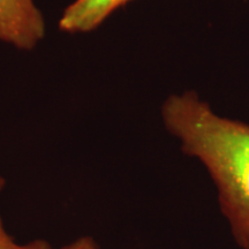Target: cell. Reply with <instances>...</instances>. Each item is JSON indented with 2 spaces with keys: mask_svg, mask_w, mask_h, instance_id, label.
Returning a JSON list of instances; mask_svg holds the SVG:
<instances>
[{
  "mask_svg": "<svg viewBox=\"0 0 249 249\" xmlns=\"http://www.w3.org/2000/svg\"><path fill=\"white\" fill-rule=\"evenodd\" d=\"M161 118L181 150L207 169L233 238L249 249V124L217 114L194 91L166 98Z\"/></svg>",
  "mask_w": 249,
  "mask_h": 249,
  "instance_id": "6da1fadb",
  "label": "cell"
},
{
  "mask_svg": "<svg viewBox=\"0 0 249 249\" xmlns=\"http://www.w3.org/2000/svg\"><path fill=\"white\" fill-rule=\"evenodd\" d=\"M44 34V18L34 0H0V40L31 50Z\"/></svg>",
  "mask_w": 249,
  "mask_h": 249,
  "instance_id": "7a4b0ae2",
  "label": "cell"
},
{
  "mask_svg": "<svg viewBox=\"0 0 249 249\" xmlns=\"http://www.w3.org/2000/svg\"><path fill=\"white\" fill-rule=\"evenodd\" d=\"M129 1L132 0H75L62 13L59 28L71 34L89 33Z\"/></svg>",
  "mask_w": 249,
  "mask_h": 249,
  "instance_id": "3957f363",
  "label": "cell"
},
{
  "mask_svg": "<svg viewBox=\"0 0 249 249\" xmlns=\"http://www.w3.org/2000/svg\"><path fill=\"white\" fill-rule=\"evenodd\" d=\"M50 245L44 240L31 241L27 245H20L8 234L0 217V249H50Z\"/></svg>",
  "mask_w": 249,
  "mask_h": 249,
  "instance_id": "277c9868",
  "label": "cell"
},
{
  "mask_svg": "<svg viewBox=\"0 0 249 249\" xmlns=\"http://www.w3.org/2000/svg\"><path fill=\"white\" fill-rule=\"evenodd\" d=\"M60 249H98V246L92 238H90V236H83V238L77 239V240L71 242L70 245L64 246Z\"/></svg>",
  "mask_w": 249,
  "mask_h": 249,
  "instance_id": "5b68a950",
  "label": "cell"
},
{
  "mask_svg": "<svg viewBox=\"0 0 249 249\" xmlns=\"http://www.w3.org/2000/svg\"><path fill=\"white\" fill-rule=\"evenodd\" d=\"M4 187H5V179L0 176V192L2 191V188H4Z\"/></svg>",
  "mask_w": 249,
  "mask_h": 249,
  "instance_id": "8992f818",
  "label": "cell"
}]
</instances>
